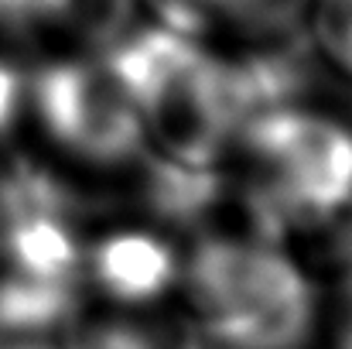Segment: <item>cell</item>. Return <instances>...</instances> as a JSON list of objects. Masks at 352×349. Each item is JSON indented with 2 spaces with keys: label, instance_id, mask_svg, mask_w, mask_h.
<instances>
[{
  "label": "cell",
  "instance_id": "obj_10",
  "mask_svg": "<svg viewBox=\"0 0 352 349\" xmlns=\"http://www.w3.org/2000/svg\"><path fill=\"white\" fill-rule=\"evenodd\" d=\"M311 45L352 76V0H311Z\"/></svg>",
  "mask_w": 352,
  "mask_h": 349
},
{
  "label": "cell",
  "instance_id": "obj_8",
  "mask_svg": "<svg viewBox=\"0 0 352 349\" xmlns=\"http://www.w3.org/2000/svg\"><path fill=\"white\" fill-rule=\"evenodd\" d=\"M58 349H206L199 329L151 315H76Z\"/></svg>",
  "mask_w": 352,
  "mask_h": 349
},
{
  "label": "cell",
  "instance_id": "obj_7",
  "mask_svg": "<svg viewBox=\"0 0 352 349\" xmlns=\"http://www.w3.org/2000/svg\"><path fill=\"white\" fill-rule=\"evenodd\" d=\"M82 284L28 277L17 271L0 274V332L3 336H41L52 339L79 315Z\"/></svg>",
  "mask_w": 352,
  "mask_h": 349
},
{
  "label": "cell",
  "instance_id": "obj_9",
  "mask_svg": "<svg viewBox=\"0 0 352 349\" xmlns=\"http://www.w3.org/2000/svg\"><path fill=\"white\" fill-rule=\"evenodd\" d=\"M137 0H45V31L103 55L137 24Z\"/></svg>",
  "mask_w": 352,
  "mask_h": 349
},
{
  "label": "cell",
  "instance_id": "obj_3",
  "mask_svg": "<svg viewBox=\"0 0 352 349\" xmlns=\"http://www.w3.org/2000/svg\"><path fill=\"white\" fill-rule=\"evenodd\" d=\"M246 185L274 243L315 233L352 206V130L311 107H274L246 116L236 144Z\"/></svg>",
  "mask_w": 352,
  "mask_h": 349
},
{
  "label": "cell",
  "instance_id": "obj_11",
  "mask_svg": "<svg viewBox=\"0 0 352 349\" xmlns=\"http://www.w3.org/2000/svg\"><path fill=\"white\" fill-rule=\"evenodd\" d=\"M24 107H28V79L10 62H0V137L14 130Z\"/></svg>",
  "mask_w": 352,
  "mask_h": 349
},
{
  "label": "cell",
  "instance_id": "obj_1",
  "mask_svg": "<svg viewBox=\"0 0 352 349\" xmlns=\"http://www.w3.org/2000/svg\"><path fill=\"white\" fill-rule=\"evenodd\" d=\"M120 79L144 144L182 168H219L239 134L230 72L199 38L151 24L133 28L100 55Z\"/></svg>",
  "mask_w": 352,
  "mask_h": 349
},
{
  "label": "cell",
  "instance_id": "obj_5",
  "mask_svg": "<svg viewBox=\"0 0 352 349\" xmlns=\"http://www.w3.org/2000/svg\"><path fill=\"white\" fill-rule=\"evenodd\" d=\"M82 281L123 308H144L182 281V257L161 233L113 230L86 243Z\"/></svg>",
  "mask_w": 352,
  "mask_h": 349
},
{
  "label": "cell",
  "instance_id": "obj_6",
  "mask_svg": "<svg viewBox=\"0 0 352 349\" xmlns=\"http://www.w3.org/2000/svg\"><path fill=\"white\" fill-rule=\"evenodd\" d=\"M144 3L161 28H171L188 38H209L216 28H233L256 38H280L301 31L311 0H137Z\"/></svg>",
  "mask_w": 352,
  "mask_h": 349
},
{
  "label": "cell",
  "instance_id": "obj_2",
  "mask_svg": "<svg viewBox=\"0 0 352 349\" xmlns=\"http://www.w3.org/2000/svg\"><path fill=\"white\" fill-rule=\"evenodd\" d=\"M195 329L216 349H305L315 329V291L277 243L212 233L182 260Z\"/></svg>",
  "mask_w": 352,
  "mask_h": 349
},
{
  "label": "cell",
  "instance_id": "obj_4",
  "mask_svg": "<svg viewBox=\"0 0 352 349\" xmlns=\"http://www.w3.org/2000/svg\"><path fill=\"white\" fill-rule=\"evenodd\" d=\"M28 107L62 151L89 165L123 168L147 151L137 114L100 55L48 62L28 79Z\"/></svg>",
  "mask_w": 352,
  "mask_h": 349
},
{
  "label": "cell",
  "instance_id": "obj_12",
  "mask_svg": "<svg viewBox=\"0 0 352 349\" xmlns=\"http://www.w3.org/2000/svg\"><path fill=\"white\" fill-rule=\"evenodd\" d=\"M336 343H339V349H352V264L342 271L339 319H336Z\"/></svg>",
  "mask_w": 352,
  "mask_h": 349
},
{
  "label": "cell",
  "instance_id": "obj_13",
  "mask_svg": "<svg viewBox=\"0 0 352 349\" xmlns=\"http://www.w3.org/2000/svg\"><path fill=\"white\" fill-rule=\"evenodd\" d=\"M0 349H58V343L41 339V336H3L0 332Z\"/></svg>",
  "mask_w": 352,
  "mask_h": 349
}]
</instances>
